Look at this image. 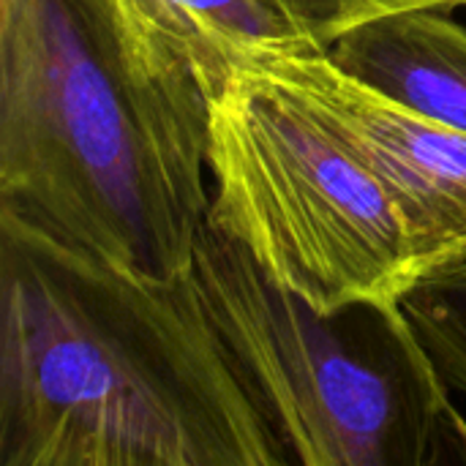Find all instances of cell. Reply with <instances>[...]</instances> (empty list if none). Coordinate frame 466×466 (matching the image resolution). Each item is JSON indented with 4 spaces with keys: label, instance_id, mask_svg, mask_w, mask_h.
<instances>
[{
    "label": "cell",
    "instance_id": "6da1fadb",
    "mask_svg": "<svg viewBox=\"0 0 466 466\" xmlns=\"http://www.w3.org/2000/svg\"><path fill=\"white\" fill-rule=\"evenodd\" d=\"M0 466H287L194 273L147 276L0 210Z\"/></svg>",
    "mask_w": 466,
    "mask_h": 466
},
{
    "label": "cell",
    "instance_id": "7a4b0ae2",
    "mask_svg": "<svg viewBox=\"0 0 466 466\" xmlns=\"http://www.w3.org/2000/svg\"><path fill=\"white\" fill-rule=\"evenodd\" d=\"M210 93L147 0H0V210L183 276L210 210Z\"/></svg>",
    "mask_w": 466,
    "mask_h": 466
},
{
    "label": "cell",
    "instance_id": "3957f363",
    "mask_svg": "<svg viewBox=\"0 0 466 466\" xmlns=\"http://www.w3.org/2000/svg\"><path fill=\"white\" fill-rule=\"evenodd\" d=\"M194 281L287 466L466 464V420L401 303L317 311L205 221Z\"/></svg>",
    "mask_w": 466,
    "mask_h": 466
},
{
    "label": "cell",
    "instance_id": "277c9868",
    "mask_svg": "<svg viewBox=\"0 0 466 466\" xmlns=\"http://www.w3.org/2000/svg\"><path fill=\"white\" fill-rule=\"evenodd\" d=\"M208 221L317 311L401 303L407 221L363 156L289 85L240 66L210 98Z\"/></svg>",
    "mask_w": 466,
    "mask_h": 466
},
{
    "label": "cell",
    "instance_id": "5b68a950",
    "mask_svg": "<svg viewBox=\"0 0 466 466\" xmlns=\"http://www.w3.org/2000/svg\"><path fill=\"white\" fill-rule=\"evenodd\" d=\"M303 96L377 172L399 205L418 281L466 262V131L341 71L328 49L257 60Z\"/></svg>",
    "mask_w": 466,
    "mask_h": 466
},
{
    "label": "cell",
    "instance_id": "8992f818",
    "mask_svg": "<svg viewBox=\"0 0 466 466\" xmlns=\"http://www.w3.org/2000/svg\"><path fill=\"white\" fill-rule=\"evenodd\" d=\"M328 57L399 104L466 131V25L448 8H407L341 33Z\"/></svg>",
    "mask_w": 466,
    "mask_h": 466
},
{
    "label": "cell",
    "instance_id": "52a82bcc",
    "mask_svg": "<svg viewBox=\"0 0 466 466\" xmlns=\"http://www.w3.org/2000/svg\"><path fill=\"white\" fill-rule=\"evenodd\" d=\"M191 57L210 98L246 63L322 52L284 0H147Z\"/></svg>",
    "mask_w": 466,
    "mask_h": 466
},
{
    "label": "cell",
    "instance_id": "ba28073f",
    "mask_svg": "<svg viewBox=\"0 0 466 466\" xmlns=\"http://www.w3.org/2000/svg\"><path fill=\"white\" fill-rule=\"evenodd\" d=\"M284 5L328 49L341 33L382 14L407 8H466V0H284Z\"/></svg>",
    "mask_w": 466,
    "mask_h": 466
}]
</instances>
